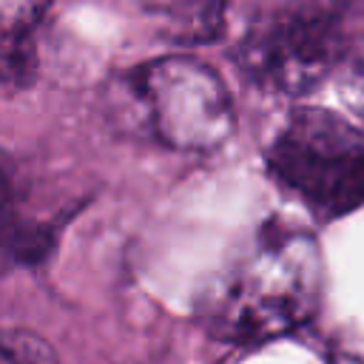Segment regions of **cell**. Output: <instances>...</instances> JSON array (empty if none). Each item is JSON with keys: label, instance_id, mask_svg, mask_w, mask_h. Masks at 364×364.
Wrapping results in <instances>:
<instances>
[{"label": "cell", "instance_id": "6da1fadb", "mask_svg": "<svg viewBox=\"0 0 364 364\" xmlns=\"http://www.w3.org/2000/svg\"><path fill=\"white\" fill-rule=\"evenodd\" d=\"M321 304V250L310 230L270 219L202 299L205 330L262 344L307 324Z\"/></svg>", "mask_w": 364, "mask_h": 364}, {"label": "cell", "instance_id": "7a4b0ae2", "mask_svg": "<svg viewBox=\"0 0 364 364\" xmlns=\"http://www.w3.org/2000/svg\"><path fill=\"white\" fill-rule=\"evenodd\" d=\"M108 108L117 122L173 151H213L236 125L222 77L193 57H162L111 82Z\"/></svg>", "mask_w": 364, "mask_h": 364}, {"label": "cell", "instance_id": "3957f363", "mask_svg": "<svg viewBox=\"0 0 364 364\" xmlns=\"http://www.w3.org/2000/svg\"><path fill=\"white\" fill-rule=\"evenodd\" d=\"M361 14L364 0H284L247 28L236 51L239 71L270 94L301 97L341 68Z\"/></svg>", "mask_w": 364, "mask_h": 364}, {"label": "cell", "instance_id": "277c9868", "mask_svg": "<svg viewBox=\"0 0 364 364\" xmlns=\"http://www.w3.org/2000/svg\"><path fill=\"white\" fill-rule=\"evenodd\" d=\"M270 176L318 222L364 205V125L324 108H293L267 148Z\"/></svg>", "mask_w": 364, "mask_h": 364}, {"label": "cell", "instance_id": "5b68a950", "mask_svg": "<svg viewBox=\"0 0 364 364\" xmlns=\"http://www.w3.org/2000/svg\"><path fill=\"white\" fill-rule=\"evenodd\" d=\"M3 364H60V355L43 336L26 327H9L3 333Z\"/></svg>", "mask_w": 364, "mask_h": 364}, {"label": "cell", "instance_id": "8992f818", "mask_svg": "<svg viewBox=\"0 0 364 364\" xmlns=\"http://www.w3.org/2000/svg\"><path fill=\"white\" fill-rule=\"evenodd\" d=\"M338 71H341V82H338L341 97L347 108L364 122V37L353 43Z\"/></svg>", "mask_w": 364, "mask_h": 364}]
</instances>
